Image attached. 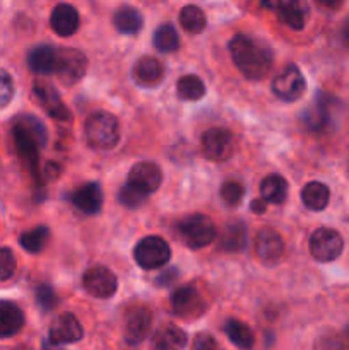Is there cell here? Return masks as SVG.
Segmentation results:
<instances>
[{"label": "cell", "mask_w": 349, "mask_h": 350, "mask_svg": "<svg viewBox=\"0 0 349 350\" xmlns=\"http://www.w3.org/2000/svg\"><path fill=\"white\" fill-rule=\"evenodd\" d=\"M229 55L248 81H262L272 68V53L266 44L238 34L229 41Z\"/></svg>", "instance_id": "1"}, {"label": "cell", "mask_w": 349, "mask_h": 350, "mask_svg": "<svg viewBox=\"0 0 349 350\" xmlns=\"http://www.w3.org/2000/svg\"><path fill=\"white\" fill-rule=\"evenodd\" d=\"M12 137L21 159L36 174L40 149L47 144V129H44V125L31 115L19 116L14 122Z\"/></svg>", "instance_id": "2"}, {"label": "cell", "mask_w": 349, "mask_h": 350, "mask_svg": "<svg viewBox=\"0 0 349 350\" xmlns=\"http://www.w3.org/2000/svg\"><path fill=\"white\" fill-rule=\"evenodd\" d=\"M84 135L89 146L98 150H112L120 142V123L112 113L98 111L84 123Z\"/></svg>", "instance_id": "3"}, {"label": "cell", "mask_w": 349, "mask_h": 350, "mask_svg": "<svg viewBox=\"0 0 349 350\" xmlns=\"http://www.w3.org/2000/svg\"><path fill=\"white\" fill-rule=\"evenodd\" d=\"M174 232L178 239L192 250L205 248L216 239L214 222L204 214H192L178 221Z\"/></svg>", "instance_id": "4"}, {"label": "cell", "mask_w": 349, "mask_h": 350, "mask_svg": "<svg viewBox=\"0 0 349 350\" xmlns=\"http://www.w3.org/2000/svg\"><path fill=\"white\" fill-rule=\"evenodd\" d=\"M133 258L137 265L144 270H156L166 265L171 258L170 245L159 236H147L137 243L133 250Z\"/></svg>", "instance_id": "5"}, {"label": "cell", "mask_w": 349, "mask_h": 350, "mask_svg": "<svg viewBox=\"0 0 349 350\" xmlns=\"http://www.w3.org/2000/svg\"><path fill=\"white\" fill-rule=\"evenodd\" d=\"M308 248H310L311 256L317 262L327 263L334 262L341 255L342 248H344V241H342V236L334 229L320 228L310 236Z\"/></svg>", "instance_id": "6"}, {"label": "cell", "mask_w": 349, "mask_h": 350, "mask_svg": "<svg viewBox=\"0 0 349 350\" xmlns=\"http://www.w3.org/2000/svg\"><path fill=\"white\" fill-rule=\"evenodd\" d=\"M88 70V60L82 51L74 50V48H65L58 50V62L55 68V75L58 81L65 85H74L84 77Z\"/></svg>", "instance_id": "7"}, {"label": "cell", "mask_w": 349, "mask_h": 350, "mask_svg": "<svg viewBox=\"0 0 349 350\" xmlns=\"http://www.w3.org/2000/svg\"><path fill=\"white\" fill-rule=\"evenodd\" d=\"M202 152L209 161L224 163L235 152V139L224 129H211L202 135Z\"/></svg>", "instance_id": "8"}, {"label": "cell", "mask_w": 349, "mask_h": 350, "mask_svg": "<svg viewBox=\"0 0 349 350\" xmlns=\"http://www.w3.org/2000/svg\"><path fill=\"white\" fill-rule=\"evenodd\" d=\"M153 325V311L147 306H133L125 313L123 320V337L130 345L142 344L147 338Z\"/></svg>", "instance_id": "9"}, {"label": "cell", "mask_w": 349, "mask_h": 350, "mask_svg": "<svg viewBox=\"0 0 349 350\" xmlns=\"http://www.w3.org/2000/svg\"><path fill=\"white\" fill-rule=\"evenodd\" d=\"M307 89V81L296 65H287L272 81V92L286 103L298 101Z\"/></svg>", "instance_id": "10"}, {"label": "cell", "mask_w": 349, "mask_h": 350, "mask_svg": "<svg viewBox=\"0 0 349 350\" xmlns=\"http://www.w3.org/2000/svg\"><path fill=\"white\" fill-rule=\"evenodd\" d=\"M82 286H84L86 293L91 294L92 297L98 299H108L116 293V282L115 273L106 267H92L82 277Z\"/></svg>", "instance_id": "11"}, {"label": "cell", "mask_w": 349, "mask_h": 350, "mask_svg": "<svg viewBox=\"0 0 349 350\" xmlns=\"http://www.w3.org/2000/svg\"><path fill=\"white\" fill-rule=\"evenodd\" d=\"M171 310L181 318H197L204 313L205 304L201 293L194 286H185L171 294Z\"/></svg>", "instance_id": "12"}, {"label": "cell", "mask_w": 349, "mask_h": 350, "mask_svg": "<svg viewBox=\"0 0 349 350\" xmlns=\"http://www.w3.org/2000/svg\"><path fill=\"white\" fill-rule=\"evenodd\" d=\"M255 255L266 265H274L284 255V239L277 231L262 228L255 236Z\"/></svg>", "instance_id": "13"}, {"label": "cell", "mask_w": 349, "mask_h": 350, "mask_svg": "<svg viewBox=\"0 0 349 350\" xmlns=\"http://www.w3.org/2000/svg\"><path fill=\"white\" fill-rule=\"evenodd\" d=\"M161 183H163V173H161V167L156 163L142 161V163H137L130 170L129 185H132L133 188L140 190L142 193H153L161 187Z\"/></svg>", "instance_id": "14"}, {"label": "cell", "mask_w": 349, "mask_h": 350, "mask_svg": "<svg viewBox=\"0 0 349 350\" xmlns=\"http://www.w3.org/2000/svg\"><path fill=\"white\" fill-rule=\"evenodd\" d=\"M33 92L34 98L40 101V105L43 106V109L51 118L58 120V122H68L70 120V113H68L67 106L64 105L53 85L48 84V82L38 81L34 82Z\"/></svg>", "instance_id": "15"}, {"label": "cell", "mask_w": 349, "mask_h": 350, "mask_svg": "<svg viewBox=\"0 0 349 350\" xmlns=\"http://www.w3.org/2000/svg\"><path fill=\"white\" fill-rule=\"evenodd\" d=\"M84 335L82 325L72 313H64L51 323L50 327V344L65 345L79 342Z\"/></svg>", "instance_id": "16"}, {"label": "cell", "mask_w": 349, "mask_h": 350, "mask_svg": "<svg viewBox=\"0 0 349 350\" xmlns=\"http://www.w3.org/2000/svg\"><path fill=\"white\" fill-rule=\"evenodd\" d=\"M79 24H81V17L75 10L74 5L70 3H58L50 16V26L58 36L68 38L72 34L77 33Z\"/></svg>", "instance_id": "17"}, {"label": "cell", "mask_w": 349, "mask_h": 350, "mask_svg": "<svg viewBox=\"0 0 349 350\" xmlns=\"http://www.w3.org/2000/svg\"><path fill=\"white\" fill-rule=\"evenodd\" d=\"M164 64L154 57H142L132 68V77L142 88H154L164 79Z\"/></svg>", "instance_id": "18"}, {"label": "cell", "mask_w": 349, "mask_h": 350, "mask_svg": "<svg viewBox=\"0 0 349 350\" xmlns=\"http://www.w3.org/2000/svg\"><path fill=\"white\" fill-rule=\"evenodd\" d=\"M58 62V50L51 44H38L27 53V65L34 74L50 75L55 74Z\"/></svg>", "instance_id": "19"}, {"label": "cell", "mask_w": 349, "mask_h": 350, "mask_svg": "<svg viewBox=\"0 0 349 350\" xmlns=\"http://www.w3.org/2000/svg\"><path fill=\"white\" fill-rule=\"evenodd\" d=\"M70 202L75 208H79L84 214H98L103 207V191L99 185L86 183L70 195Z\"/></svg>", "instance_id": "20"}, {"label": "cell", "mask_w": 349, "mask_h": 350, "mask_svg": "<svg viewBox=\"0 0 349 350\" xmlns=\"http://www.w3.org/2000/svg\"><path fill=\"white\" fill-rule=\"evenodd\" d=\"M274 10L281 23L291 29H303L307 23V5L301 0H276Z\"/></svg>", "instance_id": "21"}, {"label": "cell", "mask_w": 349, "mask_h": 350, "mask_svg": "<svg viewBox=\"0 0 349 350\" xmlns=\"http://www.w3.org/2000/svg\"><path fill=\"white\" fill-rule=\"evenodd\" d=\"M187 334L180 327L166 323L157 328L151 340V350H183L187 347Z\"/></svg>", "instance_id": "22"}, {"label": "cell", "mask_w": 349, "mask_h": 350, "mask_svg": "<svg viewBox=\"0 0 349 350\" xmlns=\"http://www.w3.org/2000/svg\"><path fill=\"white\" fill-rule=\"evenodd\" d=\"M24 327V313L17 304L0 301V338H10Z\"/></svg>", "instance_id": "23"}, {"label": "cell", "mask_w": 349, "mask_h": 350, "mask_svg": "<svg viewBox=\"0 0 349 350\" xmlns=\"http://www.w3.org/2000/svg\"><path fill=\"white\" fill-rule=\"evenodd\" d=\"M301 200H303L305 207L310 211H324L331 200V190L327 188V185L320 183V181H311V183L305 185V188L301 190Z\"/></svg>", "instance_id": "24"}, {"label": "cell", "mask_w": 349, "mask_h": 350, "mask_svg": "<svg viewBox=\"0 0 349 350\" xmlns=\"http://www.w3.org/2000/svg\"><path fill=\"white\" fill-rule=\"evenodd\" d=\"M260 195L266 204L281 205L287 198V181L279 174H269L260 183Z\"/></svg>", "instance_id": "25"}, {"label": "cell", "mask_w": 349, "mask_h": 350, "mask_svg": "<svg viewBox=\"0 0 349 350\" xmlns=\"http://www.w3.org/2000/svg\"><path fill=\"white\" fill-rule=\"evenodd\" d=\"M113 23H115L116 31L122 34H137L144 26L142 14L130 5L120 7L115 12Z\"/></svg>", "instance_id": "26"}, {"label": "cell", "mask_w": 349, "mask_h": 350, "mask_svg": "<svg viewBox=\"0 0 349 350\" xmlns=\"http://www.w3.org/2000/svg\"><path fill=\"white\" fill-rule=\"evenodd\" d=\"M222 330H224L226 337H228L238 349L250 350L253 347V344H255V335L250 330L248 325H245L243 321L231 318V320L226 321Z\"/></svg>", "instance_id": "27"}, {"label": "cell", "mask_w": 349, "mask_h": 350, "mask_svg": "<svg viewBox=\"0 0 349 350\" xmlns=\"http://www.w3.org/2000/svg\"><path fill=\"white\" fill-rule=\"evenodd\" d=\"M246 243V228L243 222H231L226 226L224 232L221 236V250L229 253H236L245 248Z\"/></svg>", "instance_id": "28"}, {"label": "cell", "mask_w": 349, "mask_h": 350, "mask_svg": "<svg viewBox=\"0 0 349 350\" xmlns=\"http://www.w3.org/2000/svg\"><path fill=\"white\" fill-rule=\"evenodd\" d=\"M153 43L154 48L161 51V53H173V51H177L178 46H180V38H178V33L173 24H161L156 29V33H154Z\"/></svg>", "instance_id": "29"}, {"label": "cell", "mask_w": 349, "mask_h": 350, "mask_svg": "<svg viewBox=\"0 0 349 350\" xmlns=\"http://www.w3.org/2000/svg\"><path fill=\"white\" fill-rule=\"evenodd\" d=\"M180 24L187 33L198 34L207 26V17L204 10L197 5H187L180 12Z\"/></svg>", "instance_id": "30"}, {"label": "cell", "mask_w": 349, "mask_h": 350, "mask_svg": "<svg viewBox=\"0 0 349 350\" xmlns=\"http://www.w3.org/2000/svg\"><path fill=\"white\" fill-rule=\"evenodd\" d=\"M50 241V231H48L44 226H40V228H33L29 231L23 232L19 238L21 246L26 250L27 253H41L44 250V246Z\"/></svg>", "instance_id": "31"}, {"label": "cell", "mask_w": 349, "mask_h": 350, "mask_svg": "<svg viewBox=\"0 0 349 350\" xmlns=\"http://www.w3.org/2000/svg\"><path fill=\"white\" fill-rule=\"evenodd\" d=\"M177 91L178 96L185 101H197V99L204 98L205 85L197 75H183L177 82Z\"/></svg>", "instance_id": "32"}, {"label": "cell", "mask_w": 349, "mask_h": 350, "mask_svg": "<svg viewBox=\"0 0 349 350\" xmlns=\"http://www.w3.org/2000/svg\"><path fill=\"white\" fill-rule=\"evenodd\" d=\"M328 120H331V116H328V105L325 103L324 98H320L313 103V106H311L310 109H308L303 122L307 123V126L310 130L320 132V130H324L325 126H327Z\"/></svg>", "instance_id": "33"}, {"label": "cell", "mask_w": 349, "mask_h": 350, "mask_svg": "<svg viewBox=\"0 0 349 350\" xmlns=\"http://www.w3.org/2000/svg\"><path fill=\"white\" fill-rule=\"evenodd\" d=\"M245 195V188L238 181H226L221 187V198L228 207H236Z\"/></svg>", "instance_id": "34"}, {"label": "cell", "mask_w": 349, "mask_h": 350, "mask_svg": "<svg viewBox=\"0 0 349 350\" xmlns=\"http://www.w3.org/2000/svg\"><path fill=\"white\" fill-rule=\"evenodd\" d=\"M146 198H147L146 193H142V191L137 190V188H133L132 185H129V183H127L118 193V200L122 202L125 207H130V208L140 207V205L146 202Z\"/></svg>", "instance_id": "35"}, {"label": "cell", "mask_w": 349, "mask_h": 350, "mask_svg": "<svg viewBox=\"0 0 349 350\" xmlns=\"http://www.w3.org/2000/svg\"><path fill=\"white\" fill-rule=\"evenodd\" d=\"M16 256L9 248H0V282L9 280L16 273Z\"/></svg>", "instance_id": "36"}, {"label": "cell", "mask_w": 349, "mask_h": 350, "mask_svg": "<svg viewBox=\"0 0 349 350\" xmlns=\"http://www.w3.org/2000/svg\"><path fill=\"white\" fill-rule=\"evenodd\" d=\"M36 303L43 311L53 310L58 303L57 294H55V291L51 289L50 286H47V284H41V286H38V289H36Z\"/></svg>", "instance_id": "37"}, {"label": "cell", "mask_w": 349, "mask_h": 350, "mask_svg": "<svg viewBox=\"0 0 349 350\" xmlns=\"http://www.w3.org/2000/svg\"><path fill=\"white\" fill-rule=\"evenodd\" d=\"M14 91H16V88H14V81L10 74L0 68V109L5 108L12 101Z\"/></svg>", "instance_id": "38"}, {"label": "cell", "mask_w": 349, "mask_h": 350, "mask_svg": "<svg viewBox=\"0 0 349 350\" xmlns=\"http://www.w3.org/2000/svg\"><path fill=\"white\" fill-rule=\"evenodd\" d=\"M192 350H221V347L211 334H197L192 342Z\"/></svg>", "instance_id": "39"}, {"label": "cell", "mask_w": 349, "mask_h": 350, "mask_svg": "<svg viewBox=\"0 0 349 350\" xmlns=\"http://www.w3.org/2000/svg\"><path fill=\"white\" fill-rule=\"evenodd\" d=\"M318 350H344V344L337 337H327L318 345Z\"/></svg>", "instance_id": "40"}, {"label": "cell", "mask_w": 349, "mask_h": 350, "mask_svg": "<svg viewBox=\"0 0 349 350\" xmlns=\"http://www.w3.org/2000/svg\"><path fill=\"white\" fill-rule=\"evenodd\" d=\"M315 3L324 10H339L344 0H315Z\"/></svg>", "instance_id": "41"}, {"label": "cell", "mask_w": 349, "mask_h": 350, "mask_svg": "<svg viewBox=\"0 0 349 350\" xmlns=\"http://www.w3.org/2000/svg\"><path fill=\"white\" fill-rule=\"evenodd\" d=\"M177 277V272H174V269H170L166 273H163V275L157 279V282H159V286H168L170 284V279H174Z\"/></svg>", "instance_id": "42"}, {"label": "cell", "mask_w": 349, "mask_h": 350, "mask_svg": "<svg viewBox=\"0 0 349 350\" xmlns=\"http://www.w3.org/2000/svg\"><path fill=\"white\" fill-rule=\"evenodd\" d=\"M252 211H257V212H263V211H266V202L253 200V202H252Z\"/></svg>", "instance_id": "43"}, {"label": "cell", "mask_w": 349, "mask_h": 350, "mask_svg": "<svg viewBox=\"0 0 349 350\" xmlns=\"http://www.w3.org/2000/svg\"><path fill=\"white\" fill-rule=\"evenodd\" d=\"M342 40H344L346 44H349V17L344 23V27H342Z\"/></svg>", "instance_id": "44"}, {"label": "cell", "mask_w": 349, "mask_h": 350, "mask_svg": "<svg viewBox=\"0 0 349 350\" xmlns=\"http://www.w3.org/2000/svg\"><path fill=\"white\" fill-rule=\"evenodd\" d=\"M57 347H58V345H53V344H50V345H48V344H44L43 350H58Z\"/></svg>", "instance_id": "45"}, {"label": "cell", "mask_w": 349, "mask_h": 350, "mask_svg": "<svg viewBox=\"0 0 349 350\" xmlns=\"http://www.w3.org/2000/svg\"><path fill=\"white\" fill-rule=\"evenodd\" d=\"M348 338H349V328H348Z\"/></svg>", "instance_id": "46"}]
</instances>
